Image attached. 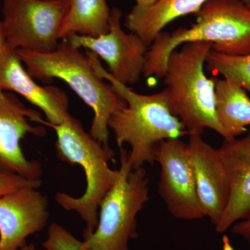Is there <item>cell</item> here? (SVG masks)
Wrapping results in <instances>:
<instances>
[{
  "label": "cell",
  "instance_id": "cell-3",
  "mask_svg": "<svg viewBox=\"0 0 250 250\" xmlns=\"http://www.w3.org/2000/svg\"><path fill=\"white\" fill-rule=\"evenodd\" d=\"M16 52L33 78L47 83L53 79L66 82L93 109L90 135L108 146V121L115 112L126 106V103L94 70L86 54L67 39H62L55 50L47 53L23 49H16Z\"/></svg>",
  "mask_w": 250,
  "mask_h": 250
},
{
  "label": "cell",
  "instance_id": "cell-6",
  "mask_svg": "<svg viewBox=\"0 0 250 250\" xmlns=\"http://www.w3.org/2000/svg\"><path fill=\"white\" fill-rule=\"evenodd\" d=\"M120 154L119 177L100 203L98 226L83 234L90 250H129V240L139 236L136 216L149 200V179L143 167H131L123 147Z\"/></svg>",
  "mask_w": 250,
  "mask_h": 250
},
{
  "label": "cell",
  "instance_id": "cell-12",
  "mask_svg": "<svg viewBox=\"0 0 250 250\" xmlns=\"http://www.w3.org/2000/svg\"><path fill=\"white\" fill-rule=\"evenodd\" d=\"M187 144L202 210L205 217L217 226L228 207L230 195L223 161L218 149L205 142L202 135H190Z\"/></svg>",
  "mask_w": 250,
  "mask_h": 250
},
{
  "label": "cell",
  "instance_id": "cell-24",
  "mask_svg": "<svg viewBox=\"0 0 250 250\" xmlns=\"http://www.w3.org/2000/svg\"><path fill=\"white\" fill-rule=\"evenodd\" d=\"M19 250H36V247L34 244L26 245Z\"/></svg>",
  "mask_w": 250,
  "mask_h": 250
},
{
  "label": "cell",
  "instance_id": "cell-13",
  "mask_svg": "<svg viewBox=\"0 0 250 250\" xmlns=\"http://www.w3.org/2000/svg\"><path fill=\"white\" fill-rule=\"evenodd\" d=\"M0 88L19 94L40 108L44 125H59L70 116L67 94L55 85L42 86L28 73L16 49L5 45L0 54Z\"/></svg>",
  "mask_w": 250,
  "mask_h": 250
},
{
  "label": "cell",
  "instance_id": "cell-9",
  "mask_svg": "<svg viewBox=\"0 0 250 250\" xmlns=\"http://www.w3.org/2000/svg\"><path fill=\"white\" fill-rule=\"evenodd\" d=\"M154 155L161 167L159 192L169 212L180 220L204 218L187 143L181 139L161 141Z\"/></svg>",
  "mask_w": 250,
  "mask_h": 250
},
{
  "label": "cell",
  "instance_id": "cell-19",
  "mask_svg": "<svg viewBox=\"0 0 250 250\" xmlns=\"http://www.w3.org/2000/svg\"><path fill=\"white\" fill-rule=\"evenodd\" d=\"M46 250H90L83 241H79L70 231L59 225L52 223L49 227L47 238L42 243Z\"/></svg>",
  "mask_w": 250,
  "mask_h": 250
},
{
  "label": "cell",
  "instance_id": "cell-21",
  "mask_svg": "<svg viewBox=\"0 0 250 250\" xmlns=\"http://www.w3.org/2000/svg\"><path fill=\"white\" fill-rule=\"evenodd\" d=\"M231 229L233 234L241 237L250 244V218L235 223Z\"/></svg>",
  "mask_w": 250,
  "mask_h": 250
},
{
  "label": "cell",
  "instance_id": "cell-8",
  "mask_svg": "<svg viewBox=\"0 0 250 250\" xmlns=\"http://www.w3.org/2000/svg\"><path fill=\"white\" fill-rule=\"evenodd\" d=\"M122 17L121 10L113 7L106 34L98 37L72 35L67 39L75 47L84 48L103 59L117 81L126 85H135L143 75L149 47L134 33L123 30Z\"/></svg>",
  "mask_w": 250,
  "mask_h": 250
},
{
  "label": "cell",
  "instance_id": "cell-5",
  "mask_svg": "<svg viewBox=\"0 0 250 250\" xmlns=\"http://www.w3.org/2000/svg\"><path fill=\"white\" fill-rule=\"evenodd\" d=\"M212 44L190 42L169 56L164 85L170 111L184 125L188 136L213 130L225 139L215 108V83L205 72L207 54Z\"/></svg>",
  "mask_w": 250,
  "mask_h": 250
},
{
  "label": "cell",
  "instance_id": "cell-18",
  "mask_svg": "<svg viewBox=\"0 0 250 250\" xmlns=\"http://www.w3.org/2000/svg\"><path fill=\"white\" fill-rule=\"evenodd\" d=\"M205 65L213 75L232 80L250 93V54L229 55L211 49L207 54Z\"/></svg>",
  "mask_w": 250,
  "mask_h": 250
},
{
  "label": "cell",
  "instance_id": "cell-22",
  "mask_svg": "<svg viewBox=\"0 0 250 250\" xmlns=\"http://www.w3.org/2000/svg\"><path fill=\"white\" fill-rule=\"evenodd\" d=\"M5 45V39L4 35V31H3L2 24L0 21V54H1V50H2L3 47ZM12 95H7L5 94L4 91L0 88V103H4L9 101L11 99Z\"/></svg>",
  "mask_w": 250,
  "mask_h": 250
},
{
  "label": "cell",
  "instance_id": "cell-1",
  "mask_svg": "<svg viewBox=\"0 0 250 250\" xmlns=\"http://www.w3.org/2000/svg\"><path fill=\"white\" fill-rule=\"evenodd\" d=\"M94 70L107 81L126 106L115 112L108 123L118 147H131L128 161L133 169L155 161V149L161 141L181 139L188 134L180 121L170 111L165 92L143 95L117 81L105 70L96 54L85 50Z\"/></svg>",
  "mask_w": 250,
  "mask_h": 250
},
{
  "label": "cell",
  "instance_id": "cell-23",
  "mask_svg": "<svg viewBox=\"0 0 250 250\" xmlns=\"http://www.w3.org/2000/svg\"><path fill=\"white\" fill-rule=\"evenodd\" d=\"M159 1H160V0H136V5L146 7V6H149L151 5L156 4Z\"/></svg>",
  "mask_w": 250,
  "mask_h": 250
},
{
  "label": "cell",
  "instance_id": "cell-20",
  "mask_svg": "<svg viewBox=\"0 0 250 250\" xmlns=\"http://www.w3.org/2000/svg\"><path fill=\"white\" fill-rule=\"evenodd\" d=\"M42 184L41 179L32 180L18 174L0 173V196L26 187L38 188Z\"/></svg>",
  "mask_w": 250,
  "mask_h": 250
},
{
  "label": "cell",
  "instance_id": "cell-17",
  "mask_svg": "<svg viewBox=\"0 0 250 250\" xmlns=\"http://www.w3.org/2000/svg\"><path fill=\"white\" fill-rule=\"evenodd\" d=\"M110 14L106 0H69L60 40L72 35L98 37L106 34Z\"/></svg>",
  "mask_w": 250,
  "mask_h": 250
},
{
  "label": "cell",
  "instance_id": "cell-16",
  "mask_svg": "<svg viewBox=\"0 0 250 250\" xmlns=\"http://www.w3.org/2000/svg\"><path fill=\"white\" fill-rule=\"evenodd\" d=\"M214 79L217 119L225 131V140L236 139L250 125V99L246 90L229 79Z\"/></svg>",
  "mask_w": 250,
  "mask_h": 250
},
{
  "label": "cell",
  "instance_id": "cell-2",
  "mask_svg": "<svg viewBox=\"0 0 250 250\" xmlns=\"http://www.w3.org/2000/svg\"><path fill=\"white\" fill-rule=\"evenodd\" d=\"M189 28L159 33L146 54L143 75L164 78L167 59L187 42H207L215 52L229 55L250 54V7L242 0H208Z\"/></svg>",
  "mask_w": 250,
  "mask_h": 250
},
{
  "label": "cell",
  "instance_id": "cell-10",
  "mask_svg": "<svg viewBox=\"0 0 250 250\" xmlns=\"http://www.w3.org/2000/svg\"><path fill=\"white\" fill-rule=\"evenodd\" d=\"M43 121L39 112L26 107L14 96L6 103H0V173L41 179L42 170L40 162L28 160L21 142L27 134L43 136L45 128L30 123L42 124Z\"/></svg>",
  "mask_w": 250,
  "mask_h": 250
},
{
  "label": "cell",
  "instance_id": "cell-15",
  "mask_svg": "<svg viewBox=\"0 0 250 250\" xmlns=\"http://www.w3.org/2000/svg\"><path fill=\"white\" fill-rule=\"evenodd\" d=\"M208 0H160L149 6L135 5L125 20V27L149 47L164 28L177 18L196 14Z\"/></svg>",
  "mask_w": 250,
  "mask_h": 250
},
{
  "label": "cell",
  "instance_id": "cell-25",
  "mask_svg": "<svg viewBox=\"0 0 250 250\" xmlns=\"http://www.w3.org/2000/svg\"><path fill=\"white\" fill-rule=\"evenodd\" d=\"M242 1L250 7V0H242Z\"/></svg>",
  "mask_w": 250,
  "mask_h": 250
},
{
  "label": "cell",
  "instance_id": "cell-7",
  "mask_svg": "<svg viewBox=\"0 0 250 250\" xmlns=\"http://www.w3.org/2000/svg\"><path fill=\"white\" fill-rule=\"evenodd\" d=\"M68 6L69 0H4L5 43L37 53L55 50Z\"/></svg>",
  "mask_w": 250,
  "mask_h": 250
},
{
  "label": "cell",
  "instance_id": "cell-11",
  "mask_svg": "<svg viewBox=\"0 0 250 250\" xmlns=\"http://www.w3.org/2000/svg\"><path fill=\"white\" fill-rule=\"evenodd\" d=\"M38 189L23 188L0 196V250H19L27 237L45 228L48 201Z\"/></svg>",
  "mask_w": 250,
  "mask_h": 250
},
{
  "label": "cell",
  "instance_id": "cell-14",
  "mask_svg": "<svg viewBox=\"0 0 250 250\" xmlns=\"http://www.w3.org/2000/svg\"><path fill=\"white\" fill-rule=\"evenodd\" d=\"M218 149L230 187L228 207L215 226L217 232L224 233L250 218V130L241 139L225 140Z\"/></svg>",
  "mask_w": 250,
  "mask_h": 250
},
{
  "label": "cell",
  "instance_id": "cell-4",
  "mask_svg": "<svg viewBox=\"0 0 250 250\" xmlns=\"http://www.w3.org/2000/svg\"><path fill=\"white\" fill-rule=\"evenodd\" d=\"M57 134L56 152L61 160L80 166L84 171L86 188L82 196L57 192L56 202L67 211H75L86 225L83 233L93 232L98 226L100 203L119 177V170H112L108 162L114 153L87 132L82 123L70 115L59 125H47Z\"/></svg>",
  "mask_w": 250,
  "mask_h": 250
}]
</instances>
